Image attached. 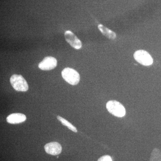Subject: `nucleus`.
<instances>
[{"instance_id":"f8f14e48","label":"nucleus","mask_w":161,"mask_h":161,"mask_svg":"<svg viewBox=\"0 0 161 161\" xmlns=\"http://www.w3.org/2000/svg\"><path fill=\"white\" fill-rule=\"evenodd\" d=\"M98 161H112L109 155H104L98 159Z\"/></svg>"},{"instance_id":"1a4fd4ad","label":"nucleus","mask_w":161,"mask_h":161,"mask_svg":"<svg viewBox=\"0 0 161 161\" xmlns=\"http://www.w3.org/2000/svg\"><path fill=\"white\" fill-rule=\"evenodd\" d=\"M98 28L101 32L108 39L114 40L116 38V34L114 31H112L111 30L104 26L103 25L99 24L98 25Z\"/></svg>"},{"instance_id":"f257e3e1","label":"nucleus","mask_w":161,"mask_h":161,"mask_svg":"<svg viewBox=\"0 0 161 161\" xmlns=\"http://www.w3.org/2000/svg\"><path fill=\"white\" fill-rule=\"evenodd\" d=\"M107 110L112 115L118 117H122L125 115V107L122 104L115 100L108 102L106 104Z\"/></svg>"},{"instance_id":"f03ea898","label":"nucleus","mask_w":161,"mask_h":161,"mask_svg":"<svg viewBox=\"0 0 161 161\" xmlns=\"http://www.w3.org/2000/svg\"><path fill=\"white\" fill-rule=\"evenodd\" d=\"M10 82L13 87L18 92H25L28 90V84L22 75H13Z\"/></svg>"},{"instance_id":"7ed1b4c3","label":"nucleus","mask_w":161,"mask_h":161,"mask_svg":"<svg viewBox=\"0 0 161 161\" xmlns=\"http://www.w3.org/2000/svg\"><path fill=\"white\" fill-rule=\"evenodd\" d=\"M62 77L68 83L72 85H76L80 81V75L77 71L70 68H66L61 73Z\"/></svg>"},{"instance_id":"9b49d317","label":"nucleus","mask_w":161,"mask_h":161,"mask_svg":"<svg viewBox=\"0 0 161 161\" xmlns=\"http://www.w3.org/2000/svg\"><path fill=\"white\" fill-rule=\"evenodd\" d=\"M57 118H58V120L60 121V122L62 123V125L65 126L67 127L68 129H69L70 130H72V131L75 132H78V130H77V129H76V127L72 125L70 123H69L68 121L64 119V118H62V117L59 116V115H58V116H57Z\"/></svg>"},{"instance_id":"39448f33","label":"nucleus","mask_w":161,"mask_h":161,"mask_svg":"<svg viewBox=\"0 0 161 161\" xmlns=\"http://www.w3.org/2000/svg\"><path fill=\"white\" fill-rule=\"evenodd\" d=\"M57 59L53 57H47L39 63L38 67L43 70H50L57 66Z\"/></svg>"},{"instance_id":"9d476101","label":"nucleus","mask_w":161,"mask_h":161,"mask_svg":"<svg viewBox=\"0 0 161 161\" xmlns=\"http://www.w3.org/2000/svg\"><path fill=\"white\" fill-rule=\"evenodd\" d=\"M150 161H161V151L159 149H153L151 153Z\"/></svg>"},{"instance_id":"6e6552de","label":"nucleus","mask_w":161,"mask_h":161,"mask_svg":"<svg viewBox=\"0 0 161 161\" xmlns=\"http://www.w3.org/2000/svg\"><path fill=\"white\" fill-rule=\"evenodd\" d=\"M26 115L22 113H17L10 114L6 118L7 122L11 124L21 123L26 120Z\"/></svg>"},{"instance_id":"423d86ee","label":"nucleus","mask_w":161,"mask_h":161,"mask_svg":"<svg viewBox=\"0 0 161 161\" xmlns=\"http://www.w3.org/2000/svg\"><path fill=\"white\" fill-rule=\"evenodd\" d=\"M65 40L71 46L76 49H79L82 47L81 41L75 34L70 31H67L64 33Z\"/></svg>"},{"instance_id":"0eeeda50","label":"nucleus","mask_w":161,"mask_h":161,"mask_svg":"<svg viewBox=\"0 0 161 161\" xmlns=\"http://www.w3.org/2000/svg\"><path fill=\"white\" fill-rule=\"evenodd\" d=\"M44 149L47 153L53 155H59L62 151V147L59 143L52 142L48 143L44 146Z\"/></svg>"},{"instance_id":"20e7f679","label":"nucleus","mask_w":161,"mask_h":161,"mask_svg":"<svg viewBox=\"0 0 161 161\" xmlns=\"http://www.w3.org/2000/svg\"><path fill=\"white\" fill-rule=\"evenodd\" d=\"M134 58L137 62L145 66H149L153 63V59L150 54L143 50L136 52Z\"/></svg>"}]
</instances>
